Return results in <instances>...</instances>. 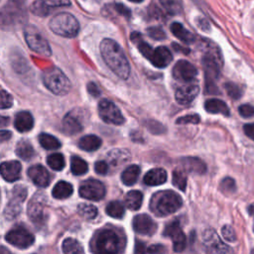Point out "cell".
Listing matches in <instances>:
<instances>
[{
	"label": "cell",
	"instance_id": "cell-1",
	"mask_svg": "<svg viewBox=\"0 0 254 254\" xmlns=\"http://www.w3.org/2000/svg\"><path fill=\"white\" fill-rule=\"evenodd\" d=\"M99 49L107 66L120 78L127 79L130 74V64L122 48L114 40L104 39Z\"/></svg>",
	"mask_w": 254,
	"mask_h": 254
},
{
	"label": "cell",
	"instance_id": "cell-2",
	"mask_svg": "<svg viewBox=\"0 0 254 254\" xmlns=\"http://www.w3.org/2000/svg\"><path fill=\"white\" fill-rule=\"evenodd\" d=\"M207 48L208 49L202 58V66L205 76V92L216 94L218 93V89L215 82L219 77L222 59L217 48Z\"/></svg>",
	"mask_w": 254,
	"mask_h": 254
},
{
	"label": "cell",
	"instance_id": "cell-3",
	"mask_svg": "<svg viewBox=\"0 0 254 254\" xmlns=\"http://www.w3.org/2000/svg\"><path fill=\"white\" fill-rule=\"evenodd\" d=\"M125 239L113 229H103L93 239L92 249L95 254H121Z\"/></svg>",
	"mask_w": 254,
	"mask_h": 254
},
{
	"label": "cell",
	"instance_id": "cell-4",
	"mask_svg": "<svg viewBox=\"0 0 254 254\" xmlns=\"http://www.w3.org/2000/svg\"><path fill=\"white\" fill-rule=\"evenodd\" d=\"M183 205L180 194L173 190H161L153 194L150 200V208L157 216H167L176 212Z\"/></svg>",
	"mask_w": 254,
	"mask_h": 254
},
{
	"label": "cell",
	"instance_id": "cell-5",
	"mask_svg": "<svg viewBox=\"0 0 254 254\" xmlns=\"http://www.w3.org/2000/svg\"><path fill=\"white\" fill-rule=\"evenodd\" d=\"M45 86L57 95H65L70 90L71 84L67 76L57 66H50L42 73Z\"/></svg>",
	"mask_w": 254,
	"mask_h": 254
},
{
	"label": "cell",
	"instance_id": "cell-6",
	"mask_svg": "<svg viewBox=\"0 0 254 254\" xmlns=\"http://www.w3.org/2000/svg\"><path fill=\"white\" fill-rule=\"evenodd\" d=\"M49 27L55 34L65 38H73L79 31L78 21L67 12H61L52 17Z\"/></svg>",
	"mask_w": 254,
	"mask_h": 254
},
{
	"label": "cell",
	"instance_id": "cell-7",
	"mask_svg": "<svg viewBox=\"0 0 254 254\" xmlns=\"http://www.w3.org/2000/svg\"><path fill=\"white\" fill-rule=\"evenodd\" d=\"M24 37L28 47L33 52L45 57H49L52 55V50L47 39L36 27L27 25L24 28Z\"/></svg>",
	"mask_w": 254,
	"mask_h": 254
},
{
	"label": "cell",
	"instance_id": "cell-8",
	"mask_svg": "<svg viewBox=\"0 0 254 254\" xmlns=\"http://www.w3.org/2000/svg\"><path fill=\"white\" fill-rule=\"evenodd\" d=\"M27 189L24 186H16L12 191L8 203L4 209V216L6 219H14L22 210V202L26 199Z\"/></svg>",
	"mask_w": 254,
	"mask_h": 254
},
{
	"label": "cell",
	"instance_id": "cell-9",
	"mask_svg": "<svg viewBox=\"0 0 254 254\" xmlns=\"http://www.w3.org/2000/svg\"><path fill=\"white\" fill-rule=\"evenodd\" d=\"M98 114L100 118L108 124L122 125L125 122V118L119 108L108 99H101L99 101Z\"/></svg>",
	"mask_w": 254,
	"mask_h": 254
},
{
	"label": "cell",
	"instance_id": "cell-10",
	"mask_svg": "<svg viewBox=\"0 0 254 254\" xmlns=\"http://www.w3.org/2000/svg\"><path fill=\"white\" fill-rule=\"evenodd\" d=\"M46 196L44 192H36L30 199L27 206V214L36 225H41L45 221Z\"/></svg>",
	"mask_w": 254,
	"mask_h": 254
},
{
	"label": "cell",
	"instance_id": "cell-11",
	"mask_svg": "<svg viewBox=\"0 0 254 254\" xmlns=\"http://www.w3.org/2000/svg\"><path fill=\"white\" fill-rule=\"evenodd\" d=\"M5 239L11 245L17 248L26 249L33 245L35 241V236L25 227L17 226L7 232V234L5 235Z\"/></svg>",
	"mask_w": 254,
	"mask_h": 254
},
{
	"label": "cell",
	"instance_id": "cell-12",
	"mask_svg": "<svg viewBox=\"0 0 254 254\" xmlns=\"http://www.w3.org/2000/svg\"><path fill=\"white\" fill-rule=\"evenodd\" d=\"M202 241L208 254H233L232 248L223 243L213 229H206L203 232Z\"/></svg>",
	"mask_w": 254,
	"mask_h": 254
},
{
	"label": "cell",
	"instance_id": "cell-13",
	"mask_svg": "<svg viewBox=\"0 0 254 254\" xmlns=\"http://www.w3.org/2000/svg\"><path fill=\"white\" fill-rule=\"evenodd\" d=\"M78 192L82 198L89 200H100L104 197L106 189L100 181L89 179L81 183Z\"/></svg>",
	"mask_w": 254,
	"mask_h": 254
},
{
	"label": "cell",
	"instance_id": "cell-14",
	"mask_svg": "<svg viewBox=\"0 0 254 254\" xmlns=\"http://www.w3.org/2000/svg\"><path fill=\"white\" fill-rule=\"evenodd\" d=\"M163 234L164 236H167L172 240L175 252L180 253L185 250L187 245V238L180 226V223L177 220L167 224L163 231Z\"/></svg>",
	"mask_w": 254,
	"mask_h": 254
},
{
	"label": "cell",
	"instance_id": "cell-15",
	"mask_svg": "<svg viewBox=\"0 0 254 254\" xmlns=\"http://www.w3.org/2000/svg\"><path fill=\"white\" fill-rule=\"evenodd\" d=\"M70 6L69 0H35L31 5V11L38 17H47L60 7Z\"/></svg>",
	"mask_w": 254,
	"mask_h": 254
},
{
	"label": "cell",
	"instance_id": "cell-16",
	"mask_svg": "<svg viewBox=\"0 0 254 254\" xmlns=\"http://www.w3.org/2000/svg\"><path fill=\"white\" fill-rule=\"evenodd\" d=\"M172 73L175 79L188 83L195 78L197 69L190 62L186 60H180L175 64Z\"/></svg>",
	"mask_w": 254,
	"mask_h": 254
},
{
	"label": "cell",
	"instance_id": "cell-17",
	"mask_svg": "<svg viewBox=\"0 0 254 254\" xmlns=\"http://www.w3.org/2000/svg\"><path fill=\"white\" fill-rule=\"evenodd\" d=\"M133 229L143 235H152L157 230L156 222L147 214H138L132 221Z\"/></svg>",
	"mask_w": 254,
	"mask_h": 254
},
{
	"label": "cell",
	"instance_id": "cell-18",
	"mask_svg": "<svg viewBox=\"0 0 254 254\" xmlns=\"http://www.w3.org/2000/svg\"><path fill=\"white\" fill-rule=\"evenodd\" d=\"M199 87L196 83H190L184 84L177 88L175 92V98L179 104L187 105L190 103L198 94Z\"/></svg>",
	"mask_w": 254,
	"mask_h": 254
},
{
	"label": "cell",
	"instance_id": "cell-19",
	"mask_svg": "<svg viewBox=\"0 0 254 254\" xmlns=\"http://www.w3.org/2000/svg\"><path fill=\"white\" fill-rule=\"evenodd\" d=\"M83 128V124L79 119V116L74 111L68 112L62 121V131L65 135H75L79 133Z\"/></svg>",
	"mask_w": 254,
	"mask_h": 254
},
{
	"label": "cell",
	"instance_id": "cell-20",
	"mask_svg": "<svg viewBox=\"0 0 254 254\" xmlns=\"http://www.w3.org/2000/svg\"><path fill=\"white\" fill-rule=\"evenodd\" d=\"M28 177L38 187L46 188L51 182V177L47 169L42 165H34L28 170Z\"/></svg>",
	"mask_w": 254,
	"mask_h": 254
},
{
	"label": "cell",
	"instance_id": "cell-21",
	"mask_svg": "<svg viewBox=\"0 0 254 254\" xmlns=\"http://www.w3.org/2000/svg\"><path fill=\"white\" fill-rule=\"evenodd\" d=\"M22 166L18 161H8L3 162L0 167V172L2 178L9 183L15 182L21 177Z\"/></svg>",
	"mask_w": 254,
	"mask_h": 254
},
{
	"label": "cell",
	"instance_id": "cell-22",
	"mask_svg": "<svg viewBox=\"0 0 254 254\" xmlns=\"http://www.w3.org/2000/svg\"><path fill=\"white\" fill-rule=\"evenodd\" d=\"M172 60H173V56H172L171 51L164 46H160V47H157L156 49H154L149 61L156 67L163 68V67H166L167 65H169L171 64Z\"/></svg>",
	"mask_w": 254,
	"mask_h": 254
},
{
	"label": "cell",
	"instance_id": "cell-23",
	"mask_svg": "<svg viewBox=\"0 0 254 254\" xmlns=\"http://www.w3.org/2000/svg\"><path fill=\"white\" fill-rule=\"evenodd\" d=\"M181 166L189 173L202 175L206 172V165L203 161L195 157H186L181 159Z\"/></svg>",
	"mask_w": 254,
	"mask_h": 254
},
{
	"label": "cell",
	"instance_id": "cell-24",
	"mask_svg": "<svg viewBox=\"0 0 254 254\" xmlns=\"http://www.w3.org/2000/svg\"><path fill=\"white\" fill-rule=\"evenodd\" d=\"M14 126L21 133L30 131L34 127V118L32 114L28 111L18 112L15 116Z\"/></svg>",
	"mask_w": 254,
	"mask_h": 254
},
{
	"label": "cell",
	"instance_id": "cell-25",
	"mask_svg": "<svg viewBox=\"0 0 254 254\" xmlns=\"http://www.w3.org/2000/svg\"><path fill=\"white\" fill-rule=\"evenodd\" d=\"M167 181V172L162 168H154L148 171L143 179L147 186H159Z\"/></svg>",
	"mask_w": 254,
	"mask_h": 254
},
{
	"label": "cell",
	"instance_id": "cell-26",
	"mask_svg": "<svg viewBox=\"0 0 254 254\" xmlns=\"http://www.w3.org/2000/svg\"><path fill=\"white\" fill-rule=\"evenodd\" d=\"M204 109L208 113H212V114H222L224 116H229L230 114L227 104L224 101L216 98H211L206 100L204 102Z\"/></svg>",
	"mask_w": 254,
	"mask_h": 254
},
{
	"label": "cell",
	"instance_id": "cell-27",
	"mask_svg": "<svg viewBox=\"0 0 254 254\" xmlns=\"http://www.w3.org/2000/svg\"><path fill=\"white\" fill-rule=\"evenodd\" d=\"M107 160L113 167H120L130 160V153L125 149H113L108 152Z\"/></svg>",
	"mask_w": 254,
	"mask_h": 254
},
{
	"label": "cell",
	"instance_id": "cell-28",
	"mask_svg": "<svg viewBox=\"0 0 254 254\" xmlns=\"http://www.w3.org/2000/svg\"><path fill=\"white\" fill-rule=\"evenodd\" d=\"M101 139L95 135H85L78 141V147L86 152H92L101 146Z\"/></svg>",
	"mask_w": 254,
	"mask_h": 254
},
{
	"label": "cell",
	"instance_id": "cell-29",
	"mask_svg": "<svg viewBox=\"0 0 254 254\" xmlns=\"http://www.w3.org/2000/svg\"><path fill=\"white\" fill-rule=\"evenodd\" d=\"M72 191H73V188L69 183L64 181H60L54 186L52 194L55 198L64 199V198L69 197L72 194Z\"/></svg>",
	"mask_w": 254,
	"mask_h": 254
},
{
	"label": "cell",
	"instance_id": "cell-30",
	"mask_svg": "<svg viewBox=\"0 0 254 254\" xmlns=\"http://www.w3.org/2000/svg\"><path fill=\"white\" fill-rule=\"evenodd\" d=\"M171 32L178 39L183 41L186 44H190L194 41V36L189 30H187L181 23L174 22L171 25Z\"/></svg>",
	"mask_w": 254,
	"mask_h": 254
},
{
	"label": "cell",
	"instance_id": "cell-31",
	"mask_svg": "<svg viewBox=\"0 0 254 254\" xmlns=\"http://www.w3.org/2000/svg\"><path fill=\"white\" fill-rule=\"evenodd\" d=\"M143 201V193L140 190H130L125 195V205L131 210H137L140 208Z\"/></svg>",
	"mask_w": 254,
	"mask_h": 254
},
{
	"label": "cell",
	"instance_id": "cell-32",
	"mask_svg": "<svg viewBox=\"0 0 254 254\" xmlns=\"http://www.w3.org/2000/svg\"><path fill=\"white\" fill-rule=\"evenodd\" d=\"M140 175V167L137 165H131L127 167L121 174V181L126 186L134 185Z\"/></svg>",
	"mask_w": 254,
	"mask_h": 254
},
{
	"label": "cell",
	"instance_id": "cell-33",
	"mask_svg": "<svg viewBox=\"0 0 254 254\" xmlns=\"http://www.w3.org/2000/svg\"><path fill=\"white\" fill-rule=\"evenodd\" d=\"M16 154L23 160L29 161L35 155V150L32 144L27 140H21L16 146Z\"/></svg>",
	"mask_w": 254,
	"mask_h": 254
},
{
	"label": "cell",
	"instance_id": "cell-34",
	"mask_svg": "<svg viewBox=\"0 0 254 254\" xmlns=\"http://www.w3.org/2000/svg\"><path fill=\"white\" fill-rule=\"evenodd\" d=\"M64 254H84L82 245L74 238H65L63 242Z\"/></svg>",
	"mask_w": 254,
	"mask_h": 254
},
{
	"label": "cell",
	"instance_id": "cell-35",
	"mask_svg": "<svg viewBox=\"0 0 254 254\" xmlns=\"http://www.w3.org/2000/svg\"><path fill=\"white\" fill-rule=\"evenodd\" d=\"M39 143L46 150H56L61 148V142L53 135L42 133L39 135Z\"/></svg>",
	"mask_w": 254,
	"mask_h": 254
},
{
	"label": "cell",
	"instance_id": "cell-36",
	"mask_svg": "<svg viewBox=\"0 0 254 254\" xmlns=\"http://www.w3.org/2000/svg\"><path fill=\"white\" fill-rule=\"evenodd\" d=\"M70 170L73 175L81 176L88 171V165L83 159L77 156H72L70 158Z\"/></svg>",
	"mask_w": 254,
	"mask_h": 254
},
{
	"label": "cell",
	"instance_id": "cell-37",
	"mask_svg": "<svg viewBox=\"0 0 254 254\" xmlns=\"http://www.w3.org/2000/svg\"><path fill=\"white\" fill-rule=\"evenodd\" d=\"M105 210L109 216L114 217V218H122L125 213L124 205L120 201H117V200L108 202Z\"/></svg>",
	"mask_w": 254,
	"mask_h": 254
},
{
	"label": "cell",
	"instance_id": "cell-38",
	"mask_svg": "<svg viewBox=\"0 0 254 254\" xmlns=\"http://www.w3.org/2000/svg\"><path fill=\"white\" fill-rule=\"evenodd\" d=\"M159 2L170 15L180 14L183 10L181 0H159Z\"/></svg>",
	"mask_w": 254,
	"mask_h": 254
},
{
	"label": "cell",
	"instance_id": "cell-39",
	"mask_svg": "<svg viewBox=\"0 0 254 254\" xmlns=\"http://www.w3.org/2000/svg\"><path fill=\"white\" fill-rule=\"evenodd\" d=\"M47 164L55 171H62L64 168V158L61 153H54L48 156Z\"/></svg>",
	"mask_w": 254,
	"mask_h": 254
},
{
	"label": "cell",
	"instance_id": "cell-40",
	"mask_svg": "<svg viewBox=\"0 0 254 254\" xmlns=\"http://www.w3.org/2000/svg\"><path fill=\"white\" fill-rule=\"evenodd\" d=\"M76 209L78 214L85 219H93L97 215V208L89 203H80L77 205Z\"/></svg>",
	"mask_w": 254,
	"mask_h": 254
},
{
	"label": "cell",
	"instance_id": "cell-41",
	"mask_svg": "<svg viewBox=\"0 0 254 254\" xmlns=\"http://www.w3.org/2000/svg\"><path fill=\"white\" fill-rule=\"evenodd\" d=\"M172 183L175 185L179 190H185L187 187V175L184 170H175L173 172V177H172Z\"/></svg>",
	"mask_w": 254,
	"mask_h": 254
},
{
	"label": "cell",
	"instance_id": "cell-42",
	"mask_svg": "<svg viewBox=\"0 0 254 254\" xmlns=\"http://www.w3.org/2000/svg\"><path fill=\"white\" fill-rule=\"evenodd\" d=\"M219 189L220 190L225 193V194H231L236 190V184L235 181L230 178V177H226L224 178L220 184H219Z\"/></svg>",
	"mask_w": 254,
	"mask_h": 254
},
{
	"label": "cell",
	"instance_id": "cell-43",
	"mask_svg": "<svg viewBox=\"0 0 254 254\" xmlns=\"http://www.w3.org/2000/svg\"><path fill=\"white\" fill-rule=\"evenodd\" d=\"M225 90L228 94L229 97L233 98V99H239L242 95V90L241 88L234 82H226L225 85Z\"/></svg>",
	"mask_w": 254,
	"mask_h": 254
},
{
	"label": "cell",
	"instance_id": "cell-44",
	"mask_svg": "<svg viewBox=\"0 0 254 254\" xmlns=\"http://www.w3.org/2000/svg\"><path fill=\"white\" fill-rule=\"evenodd\" d=\"M147 34L149 37L156 41H162L166 38V34L161 27H149L147 29Z\"/></svg>",
	"mask_w": 254,
	"mask_h": 254
},
{
	"label": "cell",
	"instance_id": "cell-45",
	"mask_svg": "<svg viewBox=\"0 0 254 254\" xmlns=\"http://www.w3.org/2000/svg\"><path fill=\"white\" fill-rule=\"evenodd\" d=\"M200 121V117L198 114H188L186 116L180 117L177 119V124H197Z\"/></svg>",
	"mask_w": 254,
	"mask_h": 254
},
{
	"label": "cell",
	"instance_id": "cell-46",
	"mask_svg": "<svg viewBox=\"0 0 254 254\" xmlns=\"http://www.w3.org/2000/svg\"><path fill=\"white\" fill-rule=\"evenodd\" d=\"M221 233L223 238L228 242H234L236 241V234L234 229L230 225H224L221 228Z\"/></svg>",
	"mask_w": 254,
	"mask_h": 254
},
{
	"label": "cell",
	"instance_id": "cell-47",
	"mask_svg": "<svg viewBox=\"0 0 254 254\" xmlns=\"http://www.w3.org/2000/svg\"><path fill=\"white\" fill-rule=\"evenodd\" d=\"M13 105V97L6 90H1V108L7 109Z\"/></svg>",
	"mask_w": 254,
	"mask_h": 254
},
{
	"label": "cell",
	"instance_id": "cell-48",
	"mask_svg": "<svg viewBox=\"0 0 254 254\" xmlns=\"http://www.w3.org/2000/svg\"><path fill=\"white\" fill-rule=\"evenodd\" d=\"M239 114L244 118H249L254 116V106L251 104H242L238 108Z\"/></svg>",
	"mask_w": 254,
	"mask_h": 254
},
{
	"label": "cell",
	"instance_id": "cell-49",
	"mask_svg": "<svg viewBox=\"0 0 254 254\" xmlns=\"http://www.w3.org/2000/svg\"><path fill=\"white\" fill-rule=\"evenodd\" d=\"M112 8L121 16L125 17V18H130L131 16V11L123 4L121 3H115L112 5Z\"/></svg>",
	"mask_w": 254,
	"mask_h": 254
},
{
	"label": "cell",
	"instance_id": "cell-50",
	"mask_svg": "<svg viewBox=\"0 0 254 254\" xmlns=\"http://www.w3.org/2000/svg\"><path fill=\"white\" fill-rule=\"evenodd\" d=\"M108 169H109V166L104 161H97L94 165V171L98 175H106L108 172Z\"/></svg>",
	"mask_w": 254,
	"mask_h": 254
},
{
	"label": "cell",
	"instance_id": "cell-51",
	"mask_svg": "<svg viewBox=\"0 0 254 254\" xmlns=\"http://www.w3.org/2000/svg\"><path fill=\"white\" fill-rule=\"evenodd\" d=\"M149 254H165L166 247L163 244H153L147 248Z\"/></svg>",
	"mask_w": 254,
	"mask_h": 254
},
{
	"label": "cell",
	"instance_id": "cell-52",
	"mask_svg": "<svg viewBox=\"0 0 254 254\" xmlns=\"http://www.w3.org/2000/svg\"><path fill=\"white\" fill-rule=\"evenodd\" d=\"M146 126L150 130V132H153V133H162L165 131V128L163 127V125L155 121H149L148 123H146Z\"/></svg>",
	"mask_w": 254,
	"mask_h": 254
},
{
	"label": "cell",
	"instance_id": "cell-53",
	"mask_svg": "<svg viewBox=\"0 0 254 254\" xmlns=\"http://www.w3.org/2000/svg\"><path fill=\"white\" fill-rule=\"evenodd\" d=\"M87 91H88V93L91 95V96H93V97H97V96H99L100 95V89L98 88V86L94 83V82H89V83H87Z\"/></svg>",
	"mask_w": 254,
	"mask_h": 254
},
{
	"label": "cell",
	"instance_id": "cell-54",
	"mask_svg": "<svg viewBox=\"0 0 254 254\" xmlns=\"http://www.w3.org/2000/svg\"><path fill=\"white\" fill-rule=\"evenodd\" d=\"M146 253H147V248H146L145 243L140 240H136L134 254H146Z\"/></svg>",
	"mask_w": 254,
	"mask_h": 254
},
{
	"label": "cell",
	"instance_id": "cell-55",
	"mask_svg": "<svg viewBox=\"0 0 254 254\" xmlns=\"http://www.w3.org/2000/svg\"><path fill=\"white\" fill-rule=\"evenodd\" d=\"M243 130H244V133L246 134V136H248L251 140L254 141V123L245 124L243 126Z\"/></svg>",
	"mask_w": 254,
	"mask_h": 254
},
{
	"label": "cell",
	"instance_id": "cell-56",
	"mask_svg": "<svg viewBox=\"0 0 254 254\" xmlns=\"http://www.w3.org/2000/svg\"><path fill=\"white\" fill-rule=\"evenodd\" d=\"M11 136H12V134H11L10 131H8V130H2V131H1L0 137H1V141H2V142L9 140Z\"/></svg>",
	"mask_w": 254,
	"mask_h": 254
},
{
	"label": "cell",
	"instance_id": "cell-57",
	"mask_svg": "<svg viewBox=\"0 0 254 254\" xmlns=\"http://www.w3.org/2000/svg\"><path fill=\"white\" fill-rule=\"evenodd\" d=\"M1 120H2V122H1V123H2V124H1L2 127L6 126V125H7V122H9V118H8V117H5V116H2Z\"/></svg>",
	"mask_w": 254,
	"mask_h": 254
},
{
	"label": "cell",
	"instance_id": "cell-58",
	"mask_svg": "<svg viewBox=\"0 0 254 254\" xmlns=\"http://www.w3.org/2000/svg\"><path fill=\"white\" fill-rule=\"evenodd\" d=\"M131 2H135V3H141L143 0H129Z\"/></svg>",
	"mask_w": 254,
	"mask_h": 254
}]
</instances>
